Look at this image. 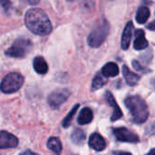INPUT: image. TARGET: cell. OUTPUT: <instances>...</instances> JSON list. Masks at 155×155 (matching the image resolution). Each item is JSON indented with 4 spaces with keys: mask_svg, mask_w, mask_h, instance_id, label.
<instances>
[{
    "mask_svg": "<svg viewBox=\"0 0 155 155\" xmlns=\"http://www.w3.org/2000/svg\"><path fill=\"white\" fill-rule=\"evenodd\" d=\"M26 27L35 35H47L52 31V24L47 15L40 8L29 9L25 16Z\"/></svg>",
    "mask_w": 155,
    "mask_h": 155,
    "instance_id": "1",
    "label": "cell"
},
{
    "mask_svg": "<svg viewBox=\"0 0 155 155\" xmlns=\"http://www.w3.org/2000/svg\"><path fill=\"white\" fill-rule=\"evenodd\" d=\"M124 104L129 110L132 120L135 124L144 123L149 116V109L145 101L139 95H132L125 99Z\"/></svg>",
    "mask_w": 155,
    "mask_h": 155,
    "instance_id": "2",
    "label": "cell"
},
{
    "mask_svg": "<svg viewBox=\"0 0 155 155\" xmlns=\"http://www.w3.org/2000/svg\"><path fill=\"white\" fill-rule=\"evenodd\" d=\"M110 26L105 19H102L96 23L93 31L89 34L87 42L91 47H99L106 39L109 34Z\"/></svg>",
    "mask_w": 155,
    "mask_h": 155,
    "instance_id": "3",
    "label": "cell"
},
{
    "mask_svg": "<svg viewBox=\"0 0 155 155\" xmlns=\"http://www.w3.org/2000/svg\"><path fill=\"white\" fill-rule=\"evenodd\" d=\"M24 84V77L18 73H10L6 74L0 84V90L5 94L17 92Z\"/></svg>",
    "mask_w": 155,
    "mask_h": 155,
    "instance_id": "4",
    "label": "cell"
},
{
    "mask_svg": "<svg viewBox=\"0 0 155 155\" xmlns=\"http://www.w3.org/2000/svg\"><path fill=\"white\" fill-rule=\"evenodd\" d=\"M33 44L29 39L26 38H18L16 39L12 46L8 48L5 52V54L10 57L22 58L25 57L32 49Z\"/></svg>",
    "mask_w": 155,
    "mask_h": 155,
    "instance_id": "5",
    "label": "cell"
},
{
    "mask_svg": "<svg viewBox=\"0 0 155 155\" xmlns=\"http://www.w3.org/2000/svg\"><path fill=\"white\" fill-rule=\"evenodd\" d=\"M70 96V92L67 89H56L50 94L48 96L47 102L48 104L54 108H58L62 104H64Z\"/></svg>",
    "mask_w": 155,
    "mask_h": 155,
    "instance_id": "6",
    "label": "cell"
},
{
    "mask_svg": "<svg viewBox=\"0 0 155 155\" xmlns=\"http://www.w3.org/2000/svg\"><path fill=\"white\" fill-rule=\"evenodd\" d=\"M113 131H114V134L115 138L120 142L136 143H139L140 141L139 136L136 134L133 133L132 131L128 130L127 128H124V127L114 128Z\"/></svg>",
    "mask_w": 155,
    "mask_h": 155,
    "instance_id": "7",
    "label": "cell"
},
{
    "mask_svg": "<svg viewBox=\"0 0 155 155\" xmlns=\"http://www.w3.org/2000/svg\"><path fill=\"white\" fill-rule=\"evenodd\" d=\"M18 145V139L10 133L0 131V149L15 148Z\"/></svg>",
    "mask_w": 155,
    "mask_h": 155,
    "instance_id": "8",
    "label": "cell"
},
{
    "mask_svg": "<svg viewBox=\"0 0 155 155\" xmlns=\"http://www.w3.org/2000/svg\"><path fill=\"white\" fill-rule=\"evenodd\" d=\"M105 99H106L107 103H108V104L113 107V109H114V113H113V114H112L111 121H112V122H115V121L121 119L122 116H123V112H122L121 108L119 107L117 102L115 101V99H114V95L112 94L111 92L107 91V92L105 93Z\"/></svg>",
    "mask_w": 155,
    "mask_h": 155,
    "instance_id": "9",
    "label": "cell"
},
{
    "mask_svg": "<svg viewBox=\"0 0 155 155\" xmlns=\"http://www.w3.org/2000/svg\"><path fill=\"white\" fill-rule=\"evenodd\" d=\"M89 145L94 151L101 152L105 149L106 143H105V140L104 139V137L100 134L94 133V134H91V136L89 138Z\"/></svg>",
    "mask_w": 155,
    "mask_h": 155,
    "instance_id": "10",
    "label": "cell"
},
{
    "mask_svg": "<svg viewBox=\"0 0 155 155\" xmlns=\"http://www.w3.org/2000/svg\"><path fill=\"white\" fill-rule=\"evenodd\" d=\"M133 31H134V25L132 21H129L123 32V35H122V40H121V45L122 48L124 50H127L129 48L130 43H131V39L133 36Z\"/></svg>",
    "mask_w": 155,
    "mask_h": 155,
    "instance_id": "11",
    "label": "cell"
},
{
    "mask_svg": "<svg viewBox=\"0 0 155 155\" xmlns=\"http://www.w3.org/2000/svg\"><path fill=\"white\" fill-rule=\"evenodd\" d=\"M122 72H123V75H124L127 84L132 85V86L137 84V83L140 80V75L139 74H137L136 73L132 72L127 65H124L123 66Z\"/></svg>",
    "mask_w": 155,
    "mask_h": 155,
    "instance_id": "12",
    "label": "cell"
},
{
    "mask_svg": "<svg viewBox=\"0 0 155 155\" xmlns=\"http://www.w3.org/2000/svg\"><path fill=\"white\" fill-rule=\"evenodd\" d=\"M135 40L134 43V48L135 50H143L147 48L148 46V41L144 37V32L143 30L138 29L135 33Z\"/></svg>",
    "mask_w": 155,
    "mask_h": 155,
    "instance_id": "13",
    "label": "cell"
},
{
    "mask_svg": "<svg viewBox=\"0 0 155 155\" xmlns=\"http://www.w3.org/2000/svg\"><path fill=\"white\" fill-rule=\"evenodd\" d=\"M119 67L115 63L110 62L102 68V75L104 77H114L119 74Z\"/></svg>",
    "mask_w": 155,
    "mask_h": 155,
    "instance_id": "14",
    "label": "cell"
},
{
    "mask_svg": "<svg viewBox=\"0 0 155 155\" xmlns=\"http://www.w3.org/2000/svg\"><path fill=\"white\" fill-rule=\"evenodd\" d=\"M34 69L36 73L40 74H45L48 71V64L46 61L42 56H36L33 62Z\"/></svg>",
    "mask_w": 155,
    "mask_h": 155,
    "instance_id": "15",
    "label": "cell"
},
{
    "mask_svg": "<svg viewBox=\"0 0 155 155\" xmlns=\"http://www.w3.org/2000/svg\"><path fill=\"white\" fill-rule=\"evenodd\" d=\"M93 118H94L93 111L90 108L85 107V108L82 109V111L80 112L78 119H77V122H78L79 124L84 125V124H90L93 121Z\"/></svg>",
    "mask_w": 155,
    "mask_h": 155,
    "instance_id": "16",
    "label": "cell"
},
{
    "mask_svg": "<svg viewBox=\"0 0 155 155\" xmlns=\"http://www.w3.org/2000/svg\"><path fill=\"white\" fill-rule=\"evenodd\" d=\"M150 17V9L147 6H141L139 7L136 13V22L138 24H144Z\"/></svg>",
    "mask_w": 155,
    "mask_h": 155,
    "instance_id": "17",
    "label": "cell"
},
{
    "mask_svg": "<svg viewBox=\"0 0 155 155\" xmlns=\"http://www.w3.org/2000/svg\"><path fill=\"white\" fill-rule=\"evenodd\" d=\"M47 147L51 151L54 152L56 155H60L62 152V143L57 137H51L47 141Z\"/></svg>",
    "mask_w": 155,
    "mask_h": 155,
    "instance_id": "18",
    "label": "cell"
},
{
    "mask_svg": "<svg viewBox=\"0 0 155 155\" xmlns=\"http://www.w3.org/2000/svg\"><path fill=\"white\" fill-rule=\"evenodd\" d=\"M71 139L75 144H82L85 140V134L80 129H76L71 134Z\"/></svg>",
    "mask_w": 155,
    "mask_h": 155,
    "instance_id": "19",
    "label": "cell"
},
{
    "mask_svg": "<svg viewBox=\"0 0 155 155\" xmlns=\"http://www.w3.org/2000/svg\"><path fill=\"white\" fill-rule=\"evenodd\" d=\"M79 108V104H75L73 108H72V110H71V112L65 116V118L64 119V121H63V127L64 128H67V127H69L70 125H71V123H72V120H73V118H74V114H75V113L77 112V109Z\"/></svg>",
    "mask_w": 155,
    "mask_h": 155,
    "instance_id": "20",
    "label": "cell"
},
{
    "mask_svg": "<svg viewBox=\"0 0 155 155\" xmlns=\"http://www.w3.org/2000/svg\"><path fill=\"white\" fill-rule=\"evenodd\" d=\"M105 83H106V81L103 78V76L100 74H96L93 80V83H92V90L96 91V90L102 88L105 84Z\"/></svg>",
    "mask_w": 155,
    "mask_h": 155,
    "instance_id": "21",
    "label": "cell"
},
{
    "mask_svg": "<svg viewBox=\"0 0 155 155\" xmlns=\"http://www.w3.org/2000/svg\"><path fill=\"white\" fill-rule=\"evenodd\" d=\"M132 64H133V67L134 68L135 71H137V72H142V73H144V74H146V73L148 72V69H146L145 67L142 66V64H141L138 61L134 60V61L132 62Z\"/></svg>",
    "mask_w": 155,
    "mask_h": 155,
    "instance_id": "22",
    "label": "cell"
},
{
    "mask_svg": "<svg viewBox=\"0 0 155 155\" xmlns=\"http://www.w3.org/2000/svg\"><path fill=\"white\" fill-rule=\"evenodd\" d=\"M10 2H8V1H0V5H3V7L6 10V9H8L9 8V5H10Z\"/></svg>",
    "mask_w": 155,
    "mask_h": 155,
    "instance_id": "23",
    "label": "cell"
},
{
    "mask_svg": "<svg viewBox=\"0 0 155 155\" xmlns=\"http://www.w3.org/2000/svg\"><path fill=\"white\" fill-rule=\"evenodd\" d=\"M147 28L151 31H155V20H153V22H151L148 25H147Z\"/></svg>",
    "mask_w": 155,
    "mask_h": 155,
    "instance_id": "24",
    "label": "cell"
},
{
    "mask_svg": "<svg viewBox=\"0 0 155 155\" xmlns=\"http://www.w3.org/2000/svg\"><path fill=\"white\" fill-rule=\"evenodd\" d=\"M20 155H38V154H37V153H33L32 151H25V152L22 153Z\"/></svg>",
    "mask_w": 155,
    "mask_h": 155,
    "instance_id": "25",
    "label": "cell"
},
{
    "mask_svg": "<svg viewBox=\"0 0 155 155\" xmlns=\"http://www.w3.org/2000/svg\"><path fill=\"white\" fill-rule=\"evenodd\" d=\"M146 155H155V149H152Z\"/></svg>",
    "mask_w": 155,
    "mask_h": 155,
    "instance_id": "26",
    "label": "cell"
},
{
    "mask_svg": "<svg viewBox=\"0 0 155 155\" xmlns=\"http://www.w3.org/2000/svg\"><path fill=\"white\" fill-rule=\"evenodd\" d=\"M116 155H132L130 153H118Z\"/></svg>",
    "mask_w": 155,
    "mask_h": 155,
    "instance_id": "27",
    "label": "cell"
}]
</instances>
